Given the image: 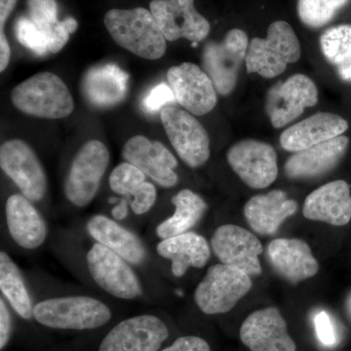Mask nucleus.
Here are the masks:
<instances>
[{"label": "nucleus", "mask_w": 351, "mask_h": 351, "mask_svg": "<svg viewBox=\"0 0 351 351\" xmlns=\"http://www.w3.org/2000/svg\"><path fill=\"white\" fill-rule=\"evenodd\" d=\"M105 25L120 47L145 60H158L166 52V38L151 10L112 9L105 15Z\"/></svg>", "instance_id": "1"}, {"label": "nucleus", "mask_w": 351, "mask_h": 351, "mask_svg": "<svg viewBox=\"0 0 351 351\" xmlns=\"http://www.w3.org/2000/svg\"><path fill=\"white\" fill-rule=\"evenodd\" d=\"M11 101L21 112L38 119H64L75 110L66 83L49 71L36 73L18 84L11 92Z\"/></svg>", "instance_id": "2"}, {"label": "nucleus", "mask_w": 351, "mask_h": 351, "mask_svg": "<svg viewBox=\"0 0 351 351\" xmlns=\"http://www.w3.org/2000/svg\"><path fill=\"white\" fill-rule=\"evenodd\" d=\"M105 302L88 295L51 298L34 306V318L43 326L59 330H94L112 319Z\"/></svg>", "instance_id": "3"}, {"label": "nucleus", "mask_w": 351, "mask_h": 351, "mask_svg": "<svg viewBox=\"0 0 351 351\" xmlns=\"http://www.w3.org/2000/svg\"><path fill=\"white\" fill-rule=\"evenodd\" d=\"M301 54V44L292 27L285 21H276L269 25L267 38L252 39L245 63L248 73L274 78L289 64L299 61Z\"/></svg>", "instance_id": "4"}, {"label": "nucleus", "mask_w": 351, "mask_h": 351, "mask_svg": "<svg viewBox=\"0 0 351 351\" xmlns=\"http://www.w3.org/2000/svg\"><path fill=\"white\" fill-rule=\"evenodd\" d=\"M110 160V152L101 141H88L80 147L64 180V195L71 204L82 208L94 200Z\"/></svg>", "instance_id": "5"}, {"label": "nucleus", "mask_w": 351, "mask_h": 351, "mask_svg": "<svg viewBox=\"0 0 351 351\" xmlns=\"http://www.w3.org/2000/svg\"><path fill=\"white\" fill-rule=\"evenodd\" d=\"M252 288L250 276L237 267L218 263L207 270L195 292L198 308L208 315L232 311Z\"/></svg>", "instance_id": "6"}, {"label": "nucleus", "mask_w": 351, "mask_h": 351, "mask_svg": "<svg viewBox=\"0 0 351 351\" xmlns=\"http://www.w3.org/2000/svg\"><path fill=\"white\" fill-rule=\"evenodd\" d=\"M248 36L239 29H230L221 41H209L202 53L203 71L221 95L232 93L237 86L242 64L246 61Z\"/></svg>", "instance_id": "7"}, {"label": "nucleus", "mask_w": 351, "mask_h": 351, "mask_svg": "<svg viewBox=\"0 0 351 351\" xmlns=\"http://www.w3.org/2000/svg\"><path fill=\"white\" fill-rule=\"evenodd\" d=\"M90 276L99 287L122 300H135L143 294L137 274L125 258L108 247L95 243L87 253Z\"/></svg>", "instance_id": "8"}, {"label": "nucleus", "mask_w": 351, "mask_h": 351, "mask_svg": "<svg viewBox=\"0 0 351 351\" xmlns=\"http://www.w3.org/2000/svg\"><path fill=\"white\" fill-rule=\"evenodd\" d=\"M160 119L171 145L189 167H200L207 162L210 157L209 136L193 113L182 108L165 107L161 110Z\"/></svg>", "instance_id": "9"}, {"label": "nucleus", "mask_w": 351, "mask_h": 351, "mask_svg": "<svg viewBox=\"0 0 351 351\" xmlns=\"http://www.w3.org/2000/svg\"><path fill=\"white\" fill-rule=\"evenodd\" d=\"M0 167L32 202L43 200L47 178L36 152L20 138L6 141L0 147Z\"/></svg>", "instance_id": "10"}, {"label": "nucleus", "mask_w": 351, "mask_h": 351, "mask_svg": "<svg viewBox=\"0 0 351 351\" xmlns=\"http://www.w3.org/2000/svg\"><path fill=\"white\" fill-rule=\"evenodd\" d=\"M226 158L235 174L251 189L267 188L278 175L276 151L261 141H240L230 147Z\"/></svg>", "instance_id": "11"}, {"label": "nucleus", "mask_w": 351, "mask_h": 351, "mask_svg": "<svg viewBox=\"0 0 351 351\" xmlns=\"http://www.w3.org/2000/svg\"><path fill=\"white\" fill-rule=\"evenodd\" d=\"M318 103V90L308 76H290L269 90L265 110L274 128L287 125L304 113L306 108Z\"/></svg>", "instance_id": "12"}, {"label": "nucleus", "mask_w": 351, "mask_h": 351, "mask_svg": "<svg viewBox=\"0 0 351 351\" xmlns=\"http://www.w3.org/2000/svg\"><path fill=\"white\" fill-rule=\"evenodd\" d=\"M149 8L166 40L197 43L209 36L211 27L196 10L195 0H152Z\"/></svg>", "instance_id": "13"}, {"label": "nucleus", "mask_w": 351, "mask_h": 351, "mask_svg": "<svg viewBox=\"0 0 351 351\" xmlns=\"http://www.w3.org/2000/svg\"><path fill=\"white\" fill-rule=\"evenodd\" d=\"M168 336L169 330L160 318L143 314L113 327L98 351H158Z\"/></svg>", "instance_id": "14"}, {"label": "nucleus", "mask_w": 351, "mask_h": 351, "mask_svg": "<svg viewBox=\"0 0 351 351\" xmlns=\"http://www.w3.org/2000/svg\"><path fill=\"white\" fill-rule=\"evenodd\" d=\"M211 247L223 265L237 267L250 276L262 274L258 258L263 253L262 243L256 235L241 226H219L212 237Z\"/></svg>", "instance_id": "15"}, {"label": "nucleus", "mask_w": 351, "mask_h": 351, "mask_svg": "<svg viewBox=\"0 0 351 351\" xmlns=\"http://www.w3.org/2000/svg\"><path fill=\"white\" fill-rule=\"evenodd\" d=\"M167 80L176 101L193 115H204L216 107L218 97L213 82L197 64L182 63L168 69Z\"/></svg>", "instance_id": "16"}, {"label": "nucleus", "mask_w": 351, "mask_h": 351, "mask_svg": "<svg viewBox=\"0 0 351 351\" xmlns=\"http://www.w3.org/2000/svg\"><path fill=\"white\" fill-rule=\"evenodd\" d=\"M122 157L163 188H173L179 181L177 159L162 143L134 136L123 145Z\"/></svg>", "instance_id": "17"}, {"label": "nucleus", "mask_w": 351, "mask_h": 351, "mask_svg": "<svg viewBox=\"0 0 351 351\" xmlns=\"http://www.w3.org/2000/svg\"><path fill=\"white\" fill-rule=\"evenodd\" d=\"M239 336L250 351L297 350L287 323L276 307H265L251 313L242 323Z\"/></svg>", "instance_id": "18"}, {"label": "nucleus", "mask_w": 351, "mask_h": 351, "mask_svg": "<svg viewBox=\"0 0 351 351\" xmlns=\"http://www.w3.org/2000/svg\"><path fill=\"white\" fill-rule=\"evenodd\" d=\"M267 258L274 271L292 284L311 278L319 270L311 247L300 239L272 240L267 247Z\"/></svg>", "instance_id": "19"}, {"label": "nucleus", "mask_w": 351, "mask_h": 351, "mask_svg": "<svg viewBox=\"0 0 351 351\" xmlns=\"http://www.w3.org/2000/svg\"><path fill=\"white\" fill-rule=\"evenodd\" d=\"M348 145L350 138L341 135L294 152L284 165L285 175L290 179H311L326 174L345 156Z\"/></svg>", "instance_id": "20"}, {"label": "nucleus", "mask_w": 351, "mask_h": 351, "mask_svg": "<svg viewBox=\"0 0 351 351\" xmlns=\"http://www.w3.org/2000/svg\"><path fill=\"white\" fill-rule=\"evenodd\" d=\"M302 214L311 221L335 226L348 225L351 219L350 184L337 180L315 189L304 200Z\"/></svg>", "instance_id": "21"}, {"label": "nucleus", "mask_w": 351, "mask_h": 351, "mask_svg": "<svg viewBox=\"0 0 351 351\" xmlns=\"http://www.w3.org/2000/svg\"><path fill=\"white\" fill-rule=\"evenodd\" d=\"M129 78L128 73L117 64H97L83 75V96L93 107H115L125 100L129 91Z\"/></svg>", "instance_id": "22"}, {"label": "nucleus", "mask_w": 351, "mask_h": 351, "mask_svg": "<svg viewBox=\"0 0 351 351\" xmlns=\"http://www.w3.org/2000/svg\"><path fill=\"white\" fill-rule=\"evenodd\" d=\"M348 121L338 114L319 112L289 127L281 134L280 145L285 151L297 152L343 135Z\"/></svg>", "instance_id": "23"}, {"label": "nucleus", "mask_w": 351, "mask_h": 351, "mask_svg": "<svg viewBox=\"0 0 351 351\" xmlns=\"http://www.w3.org/2000/svg\"><path fill=\"white\" fill-rule=\"evenodd\" d=\"M7 228L14 242L25 250H36L45 242L47 226L32 201L23 195L6 201Z\"/></svg>", "instance_id": "24"}, {"label": "nucleus", "mask_w": 351, "mask_h": 351, "mask_svg": "<svg viewBox=\"0 0 351 351\" xmlns=\"http://www.w3.org/2000/svg\"><path fill=\"white\" fill-rule=\"evenodd\" d=\"M298 204L289 199L287 193L274 189L247 201L244 216L252 230L261 235H274L284 221L295 214Z\"/></svg>", "instance_id": "25"}, {"label": "nucleus", "mask_w": 351, "mask_h": 351, "mask_svg": "<svg viewBox=\"0 0 351 351\" xmlns=\"http://www.w3.org/2000/svg\"><path fill=\"white\" fill-rule=\"evenodd\" d=\"M86 228L92 239L119 254L129 263L142 265L147 260V249L141 239L113 219L96 215L87 221Z\"/></svg>", "instance_id": "26"}, {"label": "nucleus", "mask_w": 351, "mask_h": 351, "mask_svg": "<svg viewBox=\"0 0 351 351\" xmlns=\"http://www.w3.org/2000/svg\"><path fill=\"white\" fill-rule=\"evenodd\" d=\"M156 251L160 257L172 262L171 269L176 277L184 276L191 267L202 269L211 257L205 237L191 232L161 240Z\"/></svg>", "instance_id": "27"}, {"label": "nucleus", "mask_w": 351, "mask_h": 351, "mask_svg": "<svg viewBox=\"0 0 351 351\" xmlns=\"http://www.w3.org/2000/svg\"><path fill=\"white\" fill-rule=\"evenodd\" d=\"M27 17L49 38L51 54L60 52L77 29V21L73 17L58 19L56 0H27Z\"/></svg>", "instance_id": "28"}, {"label": "nucleus", "mask_w": 351, "mask_h": 351, "mask_svg": "<svg viewBox=\"0 0 351 351\" xmlns=\"http://www.w3.org/2000/svg\"><path fill=\"white\" fill-rule=\"evenodd\" d=\"M175 212L159 223L156 228L157 237L160 239H170L189 232L197 225L207 211V204L201 196L191 189H184L172 198Z\"/></svg>", "instance_id": "29"}, {"label": "nucleus", "mask_w": 351, "mask_h": 351, "mask_svg": "<svg viewBox=\"0 0 351 351\" xmlns=\"http://www.w3.org/2000/svg\"><path fill=\"white\" fill-rule=\"evenodd\" d=\"M0 290L23 319L34 317L31 297L19 267L4 251L0 253Z\"/></svg>", "instance_id": "30"}, {"label": "nucleus", "mask_w": 351, "mask_h": 351, "mask_svg": "<svg viewBox=\"0 0 351 351\" xmlns=\"http://www.w3.org/2000/svg\"><path fill=\"white\" fill-rule=\"evenodd\" d=\"M323 56L336 69L341 80L351 83V25H339L323 32L319 39Z\"/></svg>", "instance_id": "31"}, {"label": "nucleus", "mask_w": 351, "mask_h": 351, "mask_svg": "<svg viewBox=\"0 0 351 351\" xmlns=\"http://www.w3.org/2000/svg\"><path fill=\"white\" fill-rule=\"evenodd\" d=\"M350 0H299L297 11L302 24L319 29L329 24Z\"/></svg>", "instance_id": "32"}, {"label": "nucleus", "mask_w": 351, "mask_h": 351, "mask_svg": "<svg viewBox=\"0 0 351 351\" xmlns=\"http://www.w3.org/2000/svg\"><path fill=\"white\" fill-rule=\"evenodd\" d=\"M110 189L120 195H136L144 188L147 176L142 171L128 162L120 163L110 176Z\"/></svg>", "instance_id": "33"}, {"label": "nucleus", "mask_w": 351, "mask_h": 351, "mask_svg": "<svg viewBox=\"0 0 351 351\" xmlns=\"http://www.w3.org/2000/svg\"><path fill=\"white\" fill-rule=\"evenodd\" d=\"M17 40L38 56L50 53V40L27 16H21L15 23Z\"/></svg>", "instance_id": "34"}, {"label": "nucleus", "mask_w": 351, "mask_h": 351, "mask_svg": "<svg viewBox=\"0 0 351 351\" xmlns=\"http://www.w3.org/2000/svg\"><path fill=\"white\" fill-rule=\"evenodd\" d=\"M175 101V94L170 85L159 83L145 95L143 105L147 112L152 113L158 112L165 108L164 106L174 103Z\"/></svg>", "instance_id": "35"}, {"label": "nucleus", "mask_w": 351, "mask_h": 351, "mask_svg": "<svg viewBox=\"0 0 351 351\" xmlns=\"http://www.w3.org/2000/svg\"><path fill=\"white\" fill-rule=\"evenodd\" d=\"M157 191L152 182H145L144 188L131 201V209L134 214L141 216L151 211L156 204Z\"/></svg>", "instance_id": "36"}, {"label": "nucleus", "mask_w": 351, "mask_h": 351, "mask_svg": "<svg viewBox=\"0 0 351 351\" xmlns=\"http://www.w3.org/2000/svg\"><path fill=\"white\" fill-rule=\"evenodd\" d=\"M314 324H315L318 339L323 345L330 346L336 343V332L329 315L325 311H321L315 316Z\"/></svg>", "instance_id": "37"}, {"label": "nucleus", "mask_w": 351, "mask_h": 351, "mask_svg": "<svg viewBox=\"0 0 351 351\" xmlns=\"http://www.w3.org/2000/svg\"><path fill=\"white\" fill-rule=\"evenodd\" d=\"M161 351H211L205 339L196 336H186L176 339L174 343Z\"/></svg>", "instance_id": "38"}, {"label": "nucleus", "mask_w": 351, "mask_h": 351, "mask_svg": "<svg viewBox=\"0 0 351 351\" xmlns=\"http://www.w3.org/2000/svg\"><path fill=\"white\" fill-rule=\"evenodd\" d=\"M12 334V317L3 298L0 299V350L8 345Z\"/></svg>", "instance_id": "39"}, {"label": "nucleus", "mask_w": 351, "mask_h": 351, "mask_svg": "<svg viewBox=\"0 0 351 351\" xmlns=\"http://www.w3.org/2000/svg\"><path fill=\"white\" fill-rule=\"evenodd\" d=\"M17 0H0V34H5L4 25L15 8Z\"/></svg>", "instance_id": "40"}]
</instances>
